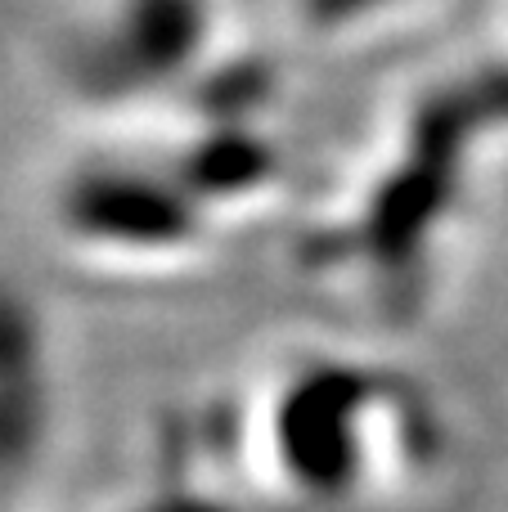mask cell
I'll use <instances>...</instances> for the list:
<instances>
[{
  "label": "cell",
  "instance_id": "cell-1",
  "mask_svg": "<svg viewBox=\"0 0 508 512\" xmlns=\"http://www.w3.org/2000/svg\"><path fill=\"white\" fill-rule=\"evenodd\" d=\"M50 234L108 283H171L212 270L239 234L194 180L140 135H104L50 189Z\"/></svg>",
  "mask_w": 508,
  "mask_h": 512
}]
</instances>
